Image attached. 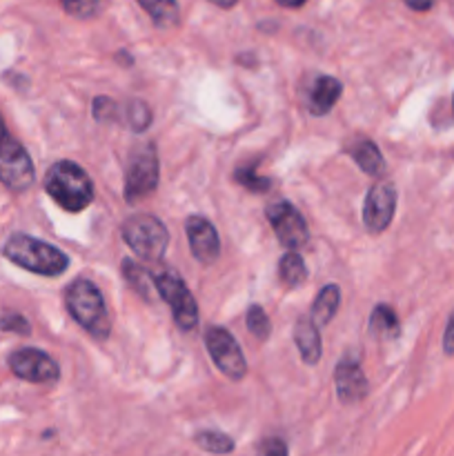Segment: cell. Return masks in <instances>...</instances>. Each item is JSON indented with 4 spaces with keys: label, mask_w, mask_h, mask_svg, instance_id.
<instances>
[{
    "label": "cell",
    "mask_w": 454,
    "mask_h": 456,
    "mask_svg": "<svg viewBox=\"0 0 454 456\" xmlns=\"http://www.w3.org/2000/svg\"><path fill=\"white\" fill-rule=\"evenodd\" d=\"M45 191L65 212L78 214L93 200V183L80 165L58 160L45 174Z\"/></svg>",
    "instance_id": "cell-1"
},
{
    "label": "cell",
    "mask_w": 454,
    "mask_h": 456,
    "mask_svg": "<svg viewBox=\"0 0 454 456\" xmlns=\"http://www.w3.org/2000/svg\"><path fill=\"white\" fill-rule=\"evenodd\" d=\"M3 254L13 265L40 276H61L69 267V258L53 245L27 234H13L4 243Z\"/></svg>",
    "instance_id": "cell-2"
},
{
    "label": "cell",
    "mask_w": 454,
    "mask_h": 456,
    "mask_svg": "<svg viewBox=\"0 0 454 456\" xmlns=\"http://www.w3.org/2000/svg\"><path fill=\"white\" fill-rule=\"evenodd\" d=\"M65 303L69 314L74 316L80 328L87 330L92 337L107 338L111 332V321L107 314V305L102 294L98 292L96 285L87 279H76L67 288Z\"/></svg>",
    "instance_id": "cell-3"
},
{
    "label": "cell",
    "mask_w": 454,
    "mask_h": 456,
    "mask_svg": "<svg viewBox=\"0 0 454 456\" xmlns=\"http://www.w3.org/2000/svg\"><path fill=\"white\" fill-rule=\"evenodd\" d=\"M158 151L154 142L138 141L129 151L127 172H125V200L136 205L150 199L158 187Z\"/></svg>",
    "instance_id": "cell-4"
},
{
    "label": "cell",
    "mask_w": 454,
    "mask_h": 456,
    "mask_svg": "<svg viewBox=\"0 0 454 456\" xmlns=\"http://www.w3.org/2000/svg\"><path fill=\"white\" fill-rule=\"evenodd\" d=\"M123 240L132 248L136 256L156 263L165 256L169 245V232L156 216L150 214H132L120 227Z\"/></svg>",
    "instance_id": "cell-5"
},
{
    "label": "cell",
    "mask_w": 454,
    "mask_h": 456,
    "mask_svg": "<svg viewBox=\"0 0 454 456\" xmlns=\"http://www.w3.org/2000/svg\"><path fill=\"white\" fill-rule=\"evenodd\" d=\"M154 288L160 294L165 303L169 305L174 316V323L182 330L190 332L199 325V305H196L194 297L187 289L185 281L176 274V272H160L154 274Z\"/></svg>",
    "instance_id": "cell-6"
},
{
    "label": "cell",
    "mask_w": 454,
    "mask_h": 456,
    "mask_svg": "<svg viewBox=\"0 0 454 456\" xmlns=\"http://www.w3.org/2000/svg\"><path fill=\"white\" fill-rule=\"evenodd\" d=\"M34 178L36 169L25 147L9 134L0 136V183L9 191L22 194L34 185Z\"/></svg>",
    "instance_id": "cell-7"
},
{
    "label": "cell",
    "mask_w": 454,
    "mask_h": 456,
    "mask_svg": "<svg viewBox=\"0 0 454 456\" xmlns=\"http://www.w3.org/2000/svg\"><path fill=\"white\" fill-rule=\"evenodd\" d=\"M205 347L216 363V368L231 381H240L247 374V361H245L240 346L225 328L212 325L205 332Z\"/></svg>",
    "instance_id": "cell-8"
},
{
    "label": "cell",
    "mask_w": 454,
    "mask_h": 456,
    "mask_svg": "<svg viewBox=\"0 0 454 456\" xmlns=\"http://www.w3.org/2000/svg\"><path fill=\"white\" fill-rule=\"evenodd\" d=\"M267 221H270L279 243L283 248H288L289 252H296V249L305 248L307 240H310L305 218L288 200H276V203H272L267 208Z\"/></svg>",
    "instance_id": "cell-9"
},
{
    "label": "cell",
    "mask_w": 454,
    "mask_h": 456,
    "mask_svg": "<svg viewBox=\"0 0 454 456\" xmlns=\"http://www.w3.org/2000/svg\"><path fill=\"white\" fill-rule=\"evenodd\" d=\"M7 363L18 379L36 383V386H52L61 379V368L56 361L47 352L36 350V347H22V350L12 352Z\"/></svg>",
    "instance_id": "cell-10"
},
{
    "label": "cell",
    "mask_w": 454,
    "mask_h": 456,
    "mask_svg": "<svg viewBox=\"0 0 454 456\" xmlns=\"http://www.w3.org/2000/svg\"><path fill=\"white\" fill-rule=\"evenodd\" d=\"M396 212V190L390 181H377L368 190L363 203V225L372 234H381L390 227Z\"/></svg>",
    "instance_id": "cell-11"
},
{
    "label": "cell",
    "mask_w": 454,
    "mask_h": 456,
    "mask_svg": "<svg viewBox=\"0 0 454 456\" xmlns=\"http://www.w3.org/2000/svg\"><path fill=\"white\" fill-rule=\"evenodd\" d=\"M187 240H190V249L194 258L203 265H212L221 256V239L218 232L207 218L203 216H190L185 223Z\"/></svg>",
    "instance_id": "cell-12"
},
{
    "label": "cell",
    "mask_w": 454,
    "mask_h": 456,
    "mask_svg": "<svg viewBox=\"0 0 454 456\" xmlns=\"http://www.w3.org/2000/svg\"><path fill=\"white\" fill-rule=\"evenodd\" d=\"M334 386H336L338 401L345 405L361 403L369 392L368 379H365L359 361L352 359V356H345V359L336 365V372H334Z\"/></svg>",
    "instance_id": "cell-13"
},
{
    "label": "cell",
    "mask_w": 454,
    "mask_h": 456,
    "mask_svg": "<svg viewBox=\"0 0 454 456\" xmlns=\"http://www.w3.org/2000/svg\"><path fill=\"white\" fill-rule=\"evenodd\" d=\"M347 151L354 159V163L363 169L368 176L381 178L385 176V160H383L381 150L377 147V142L369 141V138H359V141H352L347 145Z\"/></svg>",
    "instance_id": "cell-14"
},
{
    "label": "cell",
    "mask_w": 454,
    "mask_h": 456,
    "mask_svg": "<svg viewBox=\"0 0 454 456\" xmlns=\"http://www.w3.org/2000/svg\"><path fill=\"white\" fill-rule=\"evenodd\" d=\"M343 94L341 80H336L334 76H319L312 87L310 96V111L314 116H325L334 110V105L338 102Z\"/></svg>",
    "instance_id": "cell-15"
},
{
    "label": "cell",
    "mask_w": 454,
    "mask_h": 456,
    "mask_svg": "<svg viewBox=\"0 0 454 456\" xmlns=\"http://www.w3.org/2000/svg\"><path fill=\"white\" fill-rule=\"evenodd\" d=\"M294 343H296L301 359L307 365H316L320 361V337L319 328L312 323V319L303 316L294 325Z\"/></svg>",
    "instance_id": "cell-16"
},
{
    "label": "cell",
    "mask_w": 454,
    "mask_h": 456,
    "mask_svg": "<svg viewBox=\"0 0 454 456\" xmlns=\"http://www.w3.org/2000/svg\"><path fill=\"white\" fill-rule=\"evenodd\" d=\"M338 301H341V289L336 285L329 283L320 288V292L314 298V305H312V323L316 328H325L334 319V314H336Z\"/></svg>",
    "instance_id": "cell-17"
},
{
    "label": "cell",
    "mask_w": 454,
    "mask_h": 456,
    "mask_svg": "<svg viewBox=\"0 0 454 456\" xmlns=\"http://www.w3.org/2000/svg\"><path fill=\"white\" fill-rule=\"evenodd\" d=\"M147 13H150L151 22L160 29H172L181 20V12H178L176 0H136Z\"/></svg>",
    "instance_id": "cell-18"
},
{
    "label": "cell",
    "mask_w": 454,
    "mask_h": 456,
    "mask_svg": "<svg viewBox=\"0 0 454 456\" xmlns=\"http://www.w3.org/2000/svg\"><path fill=\"white\" fill-rule=\"evenodd\" d=\"M369 334L378 338H394L399 337L401 325L399 319H396V312L392 310L390 305H377L374 307L372 316H369Z\"/></svg>",
    "instance_id": "cell-19"
},
{
    "label": "cell",
    "mask_w": 454,
    "mask_h": 456,
    "mask_svg": "<svg viewBox=\"0 0 454 456\" xmlns=\"http://www.w3.org/2000/svg\"><path fill=\"white\" fill-rule=\"evenodd\" d=\"M123 276H125V281L129 283V288H132L136 294H141L145 301H150V298L154 297V292H156L154 274H150V272H147L142 265H138V263L125 258V261H123Z\"/></svg>",
    "instance_id": "cell-20"
},
{
    "label": "cell",
    "mask_w": 454,
    "mask_h": 456,
    "mask_svg": "<svg viewBox=\"0 0 454 456\" xmlns=\"http://www.w3.org/2000/svg\"><path fill=\"white\" fill-rule=\"evenodd\" d=\"M279 276L285 285L289 288H298L301 283H305L307 279V267L303 263L301 254L298 252H288L279 261Z\"/></svg>",
    "instance_id": "cell-21"
},
{
    "label": "cell",
    "mask_w": 454,
    "mask_h": 456,
    "mask_svg": "<svg viewBox=\"0 0 454 456\" xmlns=\"http://www.w3.org/2000/svg\"><path fill=\"white\" fill-rule=\"evenodd\" d=\"M199 448H203L205 452H212V454H230L234 452V441L231 436L223 435V432L216 430H203L194 436Z\"/></svg>",
    "instance_id": "cell-22"
},
{
    "label": "cell",
    "mask_w": 454,
    "mask_h": 456,
    "mask_svg": "<svg viewBox=\"0 0 454 456\" xmlns=\"http://www.w3.org/2000/svg\"><path fill=\"white\" fill-rule=\"evenodd\" d=\"M234 176H236V183H240L245 190L254 191V194H263V191H267L272 187L270 178L263 176V174H258L256 163L240 165V167L236 169Z\"/></svg>",
    "instance_id": "cell-23"
},
{
    "label": "cell",
    "mask_w": 454,
    "mask_h": 456,
    "mask_svg": "<svg viewBox=\"0 0 454 456\" xmlns=\"http://www.w3.org/2000/svg\"><path fill=\"white\" fill-rule=\"evenodd\" d=\"M151 118H154V114H151L150 105H147L145 101L129 102L127 120H129V127H132L134 132H145V129L151 125Z\"/></svg>",
    "instance_id": "cell-24"
},
{
    "label": "cell",
    "mask_w": 454,
    "mask_h": 456,
    "mask_svg": "<svg viewBox=\"0 0 454 456\" xmlns=\"http://www.w3.org/2000/svg\"><path fill=\"white\" fill-rule=\"evenodd\" d=\"M247 330L254 334V337L261 338V341H265V338L270 337L272 323L261 305H252L247 310Z\"/></svg>",
    "instance_id": "cell-25"
},
{
    "label": "cell",
    "mask_w": 454,
    "mask_h": 456,
    "mask_svg": "<svg viewBox=\"0 0 454 456\" xmlns=\"http://www.w3.org/2000/svg\"><path fill=\"white\" fill-rule=\"evenodd\" d=\"M61 4L69 16L80 20H87L98 13V0H61Z\"/></svg>",
    "instance_id": "cell-26"
},
{
    "label": "cell",
    "mask_w": 454,
    "mask_h": 456,
    "mask_svg": "<svg viewBox=\"0 0 454 456\" xmlns=\"http://www.w3.org/2000/svg\"><path fill=\"white\" fill-rule=\"evenodd\" d=\"M0 330H3V332H13V334H22V337H27V334L31 332V325L22 314H16V312H4V314L0 316Z\"/></svg>",
    "instance_id": "cell-27"
},
{
    "label": "cell",
    "mask_w": 454,
    "mask_h": 456,
    "mask_svg": "<svg viewBox=\"0 0 454 456\" xmlns=\"http://www.w3.org/2000/svg\"><path fill=\"white\" fill-rule=\"evenodd\" d=\"M116 116H118V105H116V101H111V98L107 96L93 98V118H96L98 123H111V120H116Z\"/></svg>",
    "instance_id": "cell-28"
},
{
    "label": "cell",
    "mask_w": 454,
    "mask_h": 456,
    "mask_svg": "<svg viewBox=\"0 0 454 456\" xmlns=\"http://www.w3.org/2000/svg\"><path fill=\"white\" fill-rule=\"evenodd\" d=\"M258 456H288V445H285L283 439L279 436H267L258 444L256 448Z\"/></svg>",
    "instance_id": "cell-29"
},
{
    "label": "cell",
    "mask_w": 454,
    "mask_h": 456,
    "mask_svg": "<svg viewBox=\"0 0 454 456\" xmlns=\"http://www.w3.org/2000/svg\"><path fill=\"white\" fill-rule=\"evenodd\" d=\"M443 352L445 354L454 356V312L450 314L448 325H445V334H443Z\"/></svg>",
    "instance_id": "cell-30"
},
{
    "label": "cell",
    "mask_w": 454,
    "mask_h": 456,
    "mask_svg": "<svg viewBox=\"0 0 454 456\" xmlns=\"http://www.w3.org/2000/svg\"><path fill=\"white\" fill-rule=\"evenodd\" d=\"M403 3L408 4L409 9H414V12H427L434 0H403Z\"/></svg>",
    "instance_id": "cell-31"
},
{
    "label": "cell",
    "mask_w": 454,
    "mask_h": 456,
    "mask_svg": "<svg viewBox=\"0 0 454 456\" xmlns=\"http://www.w3.org/2000/svg\"><path fill=\"white\" fill-rule=\"evenodd\" d=\"M279 4H283V7H289V9H296V7H303V4L307 3V0H276Z\"/></svg>",
    "instance_id": "cell-32"
},
{
    "label": "cell",
    "mask_w": 454,
    "mask_h": 456,
    "mask_svg": "<svg viewBox=\"0 0 454 456\" xmlns=\"http://www.w3.org/2000/svg\"><path fill=\"white\" fill-rule=\"evenodd\" d=\"M209 3L216 4V7H221V9H231L236 3H239V0H209Z\"/></svg>",
    "instance_id": "cell-33"
},
{
    "label": "cell",
    "mask_w": 454,
    "mask_h": 456,
    "mask_svg": "<svg viewBox=\"0 0 454 456\" xmlns=\"http://www.w3.org/2000/svg\"><path fill=\"white\" fill-rule=\"evenodd\" d=\"M4 134H7V127H4L3 118H0V136H4Z\"/></svg>",
    "instance_id": "cell-34"
},
{
    "label": "cell",
    "mask_w": 454,
    "mask_h": 456,
    "mask_svg": "<svg viewBox=\"0 0 454 456\" xmlns=\"http://www.w3.org/2000/svg\"><path fill=\"white\" fill-rule=\"evenodd\" d=\"M452 107H454V101H452Z\"/></svg>",
    "instance_id": "cell-35"
}]
</instances>
